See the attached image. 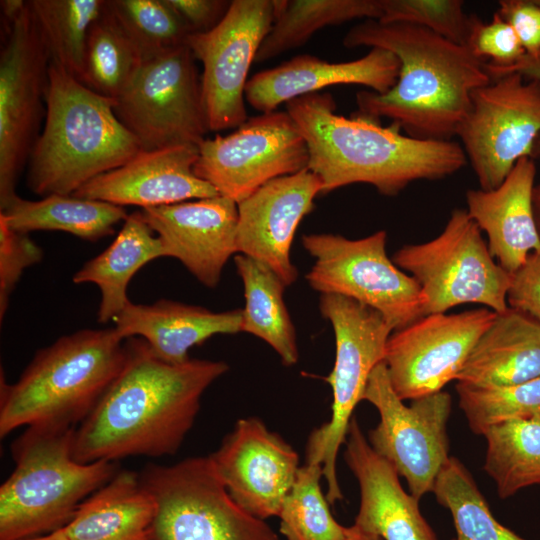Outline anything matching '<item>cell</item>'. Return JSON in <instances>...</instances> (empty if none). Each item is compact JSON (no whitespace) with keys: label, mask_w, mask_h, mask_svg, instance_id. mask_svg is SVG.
Returning <instances> with one entry per match:
<instances>
[{"label":"cell","mask_w":540,"mask_h":540,"mask_svg":"<svg viewBox=\"0 0 540 540\" xmlns=\"http://www.w3.org/2000/svg\"><path fill=\"white\" fill-rule=\"evenodd\" d=\"M400 63L390 51L371 48L362 58L330 63L302 54L252 76L245 87L246 102L261 113L276 111L282 103L342 84L367 86L386 93L396 83Z\"/></svg>","instance_id":"23"},{"label":"cell","mask_w":540,"mask_h":540,"mask_svg":"<svg viewBox=\"0 0 540 540\" xmlns=\"http://www.w3.org/2000/svg\"><path fill=\"white\" fill-rule=\"evenodd\" d=\"M459 407L473 433L484 435L494 425L540 414V376L527 382L477 387L457 382Z\"/></svg>","instance_id":"38"},{"label":"cell","mask_w":540,"mask_h":540,"mask_svg":"<svg viewBox=\"0 0 540 540\" xmlns=\"http://www.w3.org/2000/svg\"><path fill=\"white\" fill-rule=\"evenodd\" d=\"M234 262L244 288L242 332L266 342L283 365H295L299 354L295 328L283 298L286 285L253 258L237 254Z\"/></svg>","instance_id":"30"},{"label":"cell","mask_w":540,"mask_h":540,"mask_svg":"<svg viewBox=\"0 0 540 540\" xmlns=\"http://www.w3.org/2000/svg\"><path fill=\"white\" fill-rule=\"evenodd\" d=\"M466 46L478 58L500 67L515 64L525 50L515 30L495 12L490 22L475 17Z\"/></svg>","instance_id":"41"},{"label":"cell","mask_w":540,"mask_h":540,"mask_svg":"<svg viewBox=\"0 0 540 540\" xmlns=\"http://www.w3.org/2000/svg\"><path fill=\"white\" fill-rule=\"evenodd\" d=\"M5 32L0 54V210L17 196L18 177L39 135L50 66L29 1Z\"/></svg>","instance_id":"15"},{"label":"cell","mask_w":540,"mask_h":540,"mask_svg":"<svg viewBox=\"0 0 540 540\" xmlns=\"http://www.w3.org/2000/svg\"><path fill=\"white\" fill-rule=\"evenodd\" d=\"M45 101L44 127L27 161L26 183L33 193L71 195L140 151L115 114V100L51 62Z\"/></svg>","instance_id":"4"},{"label":"cell","mask_w":540,"mask_h":540,"mask_svg":"<svg viewBox=\"0 0 540 540\" xmlns=\"http://www.w3.org/2000/svg\"><path fill=\"white\" fill-rule=\"evenodd\" d=\"M187 44L144 60L115 100L119 121L140 150L199 146L209 132L201 78Z\"/></svg>","instance_id":"11"},{"label":"cell","mask_w":540,"mask_h":540,"mask_svg":"<svg viewBox=\"0 0 540 540\" xmlns=\"http://www.w3.org/2000/svg\"><path fill=\"white\" fill-rule=\"evenodd\" d=\"M507 304L540 324V253H531L511 274Z\"/></svg>","instance_id":"42"},{"label":"cell","mask_w":540,"mask_h":540,"mask_svg":"<svg viewBox=\"0 0 540 540\" xmlns=\"http://www.w3.org/2000/svg\"><path fill=\"white\" fill-rule=\"evenodd\" d=\"M496 312L483 307L460 313L422 316L394 330L384 363L390 384L405 400L436 393L452 380Z\"/></svg>","instance_id":"17"},{"label":"cell","mask_w":540,"mask_h":540,"mask_svg":"<svg viewBox=\"0 0 540 540\" xmlns=\"http://www.w3.org/2000/svg\"><path fill=\"white\" fill-rule=\"evenodd\" d=\"M156 504L139 473L120 470L63 527L72 540H154Z\"/></svg>","instance_id":"27"},{"label":"cell","mask_w":540,"mask_h":540,"mask_svg":"<svg viewBox=\"0 0 540 540\" xmlns=\"http://www.w3.org/2000/svg\"><path fill=\"white\" fill-rule=\"evenodd\" d=\"M183 19L191 33L213 29L226 15L231 1L227 0H167Z\"/></svg>","instance_id":"44"},{"label":"cell","mask_w":540,"mask_h":540,"mask_svg":"<svg viewBox=\"0 0 540 540\" xmlns=\"http://www.w3.org/2000/svg\"><path fill=\"white\" fill-rule=\"evenodd\" d=\"M533 213L538 233L540 235V183L534 186L532 196Z\"/></svg>","instance_id":"48"},{"label":"cell","mask_w":540,"mask_h":540,"mask_svg":"<svg viewBox=\"0 0 540 540\" xmlns=\"http://www.w3.org/2000/svg\"><path fill=\"white\" fill-rule=\"evenodd\" d=\"M113 321L125 339L142 338L162 361L182 364L190 359L193 346L214 335L242 332L243 309L213 312L168 299L152 304L130 301Z\"/></svg>","instance_id":"25"},{"label":"cell","mask_w":540,"mask_h":540,"mask_svg":"<svg viewBox=\"0 0 540 540\" xmlns=\"http://www.w3.org/2000/svg\"><path fill=\"white\" fill-rule=\"evenodd\" d=\"M143 59L187 44L191 31L167 0H106Z\"/></svg>","instance_id":"37"},{"label":"cell","mask_w":540,"mask_h":540,"mask_svg":"<svg viewBox=\"0 0 540 540\" xmlns=\"http://www.w3.org/2000/svg\"><path fill=\"white\" fill-rule=\"evenodd\" d=\"M160 238L165 257L178 259L204 286L218 285L229 258L237 253V203L214 197L141 209Z\"/></svg>","instance_id":"20"},{"label":"cell","mask_w":540,"mask_h":540,"mask_svg":"<svg viewBox=\"0 0 540 540\" xmlns=\"http://www.w3.org/2000/svg\"><path fill=\"white\" fill-rule=\"evenodd\" d=\"M343 45L381 48L397 57L395 85L383 94L358 92L357 113L390 119L421 140H453L470 109L472 92L492 81L486 62L466 45L414 25L364 20L346 33Z\"/></svg>","instance_id":"2"},{"label":"cell","mask_w":540,"mask_h":540,"mask_svg":"<svg viewBox=\"0 0 540 540\" xmlns=\"http://www.w3.org/2000/svg\"><path fill=\"white\" fill-rule=\"evenodd\" d=\"M125 340L114 327L80 330L38 350L16 382L1 373L0 436L38 425L76 428L120 372Z\"/></svg>","instance_id":"5"},{"label":"cell","mask_w":540,"mask_h":540,"mask_svg":"<svg viewBox=\"0 0 540 540\" xmlns=\"http://www.w3.org/2000/svg\"><path fill=\"white\" fill-rule=\"evenodd\" d=\"M322 182L308 168L276 178L237 204V254L270 268L286 286L297 277L290 251L302 219L321 195Z\"/></svg>","instance_id":"19"},{"label":"cell","mask_w":540,"mask_h":540,"mask_svg":"<svg viewBox=\"0 0 540 540\" xmlns=\"http://www.w3.org/2000/svg\"><path fill=\"white\" fill-rule=\"evenodd\" d=\"M308 162L296 122L287 111H272L248 118L226 136L205 138L193 170L238 204L271 180L307 169Z\"/></svg>","instance_id":"14"},{"label":"cell","mask_w":540,"mask_h":540,"mask_svg":"<svg viewBox=\"0 0 540 540\" xmlns=\"http://www.w3.org/2000/svg\"><path fill=\"white\" fill-rule=\"evenodd\" d=\"M322 466L305 463L297 472L278 517L287 540H346L350 527L339 524L321 488Z\"/></svg>","instance_id":"36"},{"label":"cell","mask_w":540,"mask_h":540,"mask_svg":"<svg viewBox=\"0 0 540 540\" xmlns=\"http://www.w3.org/2000/svg\"><path fill=\"white\" fill-rule=\"evenodd\" d=\"M392 260L419 284L424 316L468 303L496 313L508 309L511 274L495 261L467 210H453L436 238L404 245Z\"/></svg>","instance_id":"8"},{"label":"cell","mask_w":540,"mask_h":540,"mask_svg":"<svg viewBox=\"0 0 540 540\" xmlns=\"http://www.w3.org/2000/svg\"><path fill=\"white\" fill-rule=\"evenodd\" d=\"M160 257H165L160 238L154 235L141 212H134L124 220L113 242L74 274L73 282L97 285L101 293L97 319L107 323L130 302L127 287L135 273Z\"/></svg>","instance_id":"28"},{"label":"cell","mask_w":540,"mask_h":540,"mask_svg":"<svg viewBox=\"0 0 540 540\" xmlns=\"http://www.w3.org/2000/svg\"><path fill=\"white\" fill-rule=\"evenodd\" d=\"M362 400L371 403L380 417L368 433L373 450L405 478L416 499L433 492L436 478L450 458V394L441 390L407 406L393 390L383 361L370 374Z\"/></svg>","instance_id":"13"},{"label":"cell","mask_w":540,"mask_h":540,"mask_svg":"<svg viewBox=\"0 0 540 540\" xmlns=\"http://www.w3.org/2000/svg\"><path fill=\"white\" fill-rule=\"evenodd\" d=\"M382 23L425 28L457 44L466 45L475 15L464 11L461 0H380Z\"/></svg>","instance_id":"39"},{"label":"cell","mask_w":540,"mask_h":540,"mask_svg":"<svg viewBox=\"0 0 540 540\" xmlns=\"http://www.w3.org/2000/svg\"><path fill=\"white\" fill-rule=\"evenodd\" d=\"M484 470L500 498L540 485V414L512 419L489 428Z\"/></svg>","instance_id":"32"},{"label":"cell","mask_w":540,"mask_h":540,"mask_svg":"<svg viewBox=\"0 0 540 540\" xmlns=\"http://www.w3.org/2000/svg\"><path fill=\"white\" fill-rule=\"evenodd\" d=\"M540 376V324L508 307L479 337L456 376L477 387L514 385Z\"/></svg>","instance_id":"26"},{"label":"cell","mask_w":540,"mask_h":540,"mask_svg":"<svg viewBox=\"0 0 540 540\" xmlns=\"http://www.w3.org/2000/svg\"><path fill=\"white\" fill-rule=\"evenodd\" d=\"M24 0H1V16L5 24V31L19 18L26 8Z\"/></svg>","instance_id":"46"},{"label":"cell","mask_w":540,"mask_h":540,"mask_svg":"<svg viewBox=\"0 0 540 540\" xmlns=\"http://www.w3.org/2000/svg\"><path fill=\"white\" fill-rule=\"evenodd\" d=\"M143 56L105 7L88 33L80 82L95 93L116 100L130 86Z\"/></svg>","instance_id":"33"},{"label":"cell","mask_w":540,"mask_h":540,"mask_svg":"<svg viewBox=\"0 0 540 540\" xmlns=\"http://www.w3.org/2000/svg\"><path fill=\"white\" fill-rule=\"evenodd\" d=\"M197 146L140 150L124 165L90 180L72 195L142 209L219 195L194 173Z\"/></svg>","instance_id":"21"},{"label":"cell","mask_w":540,"mask_h":540,"mask_svg":"<svg viewBox=\"0 0 540 540\" xmlns=\"http://www.w3.org/2000/svg\"><path fill=\"white\" fill-rule=\"evenodd\" d=\"M346 540H382V538L366 532L353 524L350 526V532Z\"/></svg>","instance_id":"47"},{"label":"cell","mask_w":540,"mask_h":540,"mask_svg":"<svg viewBox=\"0 0 540 540\" xmlns=\"http://www.w3.org/2000/svg\"><path fill=\"white\" fill-rule=\"evenodd\" d=\"M486 70L491 79L497 78L507 73L516 72L528 79H535L540 82V52L535 55L525 54L515 64L508 67H500L491 63H486ZM534 149L540 157V137L537 139Z\"/></svg>","instance_id":"45"},{"label":"cell","mask_w":540,"mask_h":540,"mask_svg":"<svg viewBox=\"0 0 540 540\" xmlns=\"http://www.w3.org/2000/svg\"><path fill=\"white\" fill-rule=\"evenodd\" d=\"M535 176L533 160L525 157L496 189L466 192L469 216L486 233L491 255L510 274L531 253H540V235L532 205Z\"/></svg>","instance_id":"24"},{"label":"cell","mask_w":540,"mask_h":540,"mask_svg":"<svg viewBox=\"0 0 540 540\" xmlns=\"http://www.w3.org/2000/svg\"><path fill=\"white\" fill-rule=\"evenodd\" d=\"M139 478L156 504L154 540H279L231 498L209 455L148 464Z\"/></svg>","instance_id":"9"},{"label":"cell","mask_w":540,"mask_h":540,"mask_svg":"<svg viewBox=\"0 0 540 540\" xmlns=\"http://www.w3.org/2000/svg\"><path fill=\"white\" fill-rule=\"evenodd\" d=\"M273 19V0H233L213 29L189 35L187 45L203 66L201 88L209 131L237 128L247 120L248 72Z\"/></svg>","instance_id":"16"},{"label":"cell","mask_w":540,"mask_h":540,"mask_svg":"<svg viewBox=\"0 0 540 540\" xmlns=\"http://www.w3.org/2000/svg\"><path fill=\"white\" fill-rule=\"evenodd\" d=\"M319 308L334 330L336 355L326 377L333 401L331 417L309 435L306 463L322 466L326 498L330 505L343 499L337 478V456L345 443L353 411L374 368L384 361L393 332L386 319L373 308L337 294H322Z\"/></svg>","instance_id":"7"},{"label":"cell","mask_w":540,"mask_h":540,"mask_svg":"<svg viewBox=\"0 0 540 540\" xmlns=\"http://www.w3.org/2000/svg\"><path fill=\"white\" fill-rule=\"evenodd\" d=\"M124 364L90 414L75 428L81 463L174 455L191 430L207 388L225 374L224 361L170 364L139 337L125 340Z\"/></svg>","instance_id":"1"},{"label":"cell","mask_w":540,"mask_h":540,"mask_svg":"<svg viewBox=\"0 0 540 540\" xmlns=\"http://www.w3.org/2000/svg\"><path fill=\"white\" fill-rule=\"evenodd\" d=\"M456 137L480 189H496L540 137V82L512 72L475 89Z\"/></svg>","instance_id":"12"},{"label":"cell","mask_w":540,"mask_h":540,"mask_svg":"<svg viewBox=\"0 0 540 540\" xmlns=\"http://www.w3.org/2000/svg\"><path fill=\"white\" fill-rule=\"evenodd\" d=\"M74 430L30 426L11 443L15 467L0 486V540H24L64 527L119 471L117 462L76 461Z\"/></svg>","instance_id":"6"},{"label":"cell","mask_w":540,"mask_h":540,"mask_svg":"<svg viewBox=\"0 0 540 540\" xmlns=\"http://www.w3.org/2000/svg\"><path fill=\"white\" fill-rule=\"evenodd\" d=\"M106 0H30L50 62L80 80L88 33Z\"/></svg>","instance_id":"34"},{"label":"cell","mask_w":540,"mask_h":540,"mask_svg":"<svg viewBox=\"0 0 540 540\" xmlns=\"http://www.w3.org/2000/svg\"><path fill=\"white\" fill-rule=\"evenodd\" d=\"M496 12L515 30L526 54L540 52V1L501 0Z\"/></svg>","instance_id":"43"},{"label":"cell","mask_w":540,"mask_h":540,"mask_svg":"<svg viewBox=\"0 0 540 540\" xmlns=\"http://www.w3.org/2000/svg\"><path fill=\"white\" fill-rule=\"evenodd\" d=\"M274 19L256 62L304 45L318 30L354 19L380 20V0H273Z\"/></svg>","instance_id":"31"},{"label":"cell","mask_w":540,"mask_h":540,"mask_svg":"<svg viewBox=\"0 0 540 540\" xmlns=\"http://www.w3.org/2000/svg\"><path fill=\"white\" fill-rule=\"evenodd\" d=\"M386 239L384 230L356 240L305 234L302 245L314 259L305 276L311 288L373 308L394 331L424 316L425 299L416 280L388 257Z\"/></svg>","instance_id":"10"},{"label":"cell","mask_w":540,"mask_h":540,"mask_svg":"<svg viewBox=\"0 0 540 540\" xmlns=\"http://www.w3.org/2000/svg\"><path fill=\"white\" fill-rule=\"evenodd\" d=\"M42 249L28 233L9 227L0 216V319L9 305L10 296L28 267L41 261Z\"/></svg>","instance_id":"40"},{"label":"cell","mask_w":540,"mask_h":540,"mask_svg":"<svg viewBox=\"0 0 540 540\" xmlns=\"http://www.w3.org/2000/svg\"><path fill=\"white\" fill-rule=\"evenodd\" d=\"M344 459L360 489L354 525L382 540H438L419 509V500L402 487L399 474L376 453L352 417Z\"/></svg>","instance_id":"22"},{"label":"cell","mask_w":540,"mask_h":540,"mask_svg":"<svg viewBox=\"0 0 540 540\" xmlns=\"http://www.w3.org/2000/svg\"><path fill=\"white\" fill-rule=\"evenodd\" d=\"M329 93H311L286 103L307 144L308 169L322 182L321 195L365 183L385 196L398 195L418 180H441L467 163L454 140H421L401 133L395 124L356 113L335 112Z\"/></svg>","instance_id":"3"},{"label":"cell","mask_w":540,"mask_h":540,"mask_svg":"<svg viewBox=\"0 0 540 540\" xmlns=\"http://www.w3.org/2000/svg\"><path fill=\"white\" fill-rule=\"evenodd\" d=\"M10 228L29 233L38 230L64 231L84 240L96 241L114 232L128 217L122 206L104 201L51 194L36 201L15 196L0 210Z\"/></svg>","instance_id":"29"},{"label":"cell","mask_w":540,"mask_h":540,"mask_svg":"<svg viewBox=\"0 0 540 540\" xmlns=\"http://www.w3.org/2000/svg\"><path fill=\"white\" fill-rule=\"evenodd\" d=\"M433 493L452 516L456 532L452 540H527L493 516L472 475L457 458L450 457L442 467Z\"/></svg>","instance_id":"35"},{"label":"cell","mask_w":540,"mask_h":540,"mask_svg":"<svg viewBox=\"0 0 540 540\" xmlns=\"http://www.w3.org/2000/svg\"><path fill=\"white\" fill-rule=\"evenodd\" d=\"M209 457L231 498L263 520L279 515L300 468L294 448L257 417L239 419Z\"/></svg>","instance_id":"18"},{"label":"cell","mask_w":540,"mask_h":540,"mask_svg":"<svg viewBox=\"0 0 540 540\" xmlns=\"http://www.w3.org/2000/svg\"><path fill=\"white\" fill-rule=\"evenodd\" d=\"M24 540H72V539L66 534V532L64 531L62 527L55 531H52L43 535H39V536L30 537Z\"/></svg>","instance_id":"49"}]
</instances>
